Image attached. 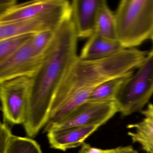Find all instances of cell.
I'll return each instance as SVG.
<instances>
[{
    "instance_id": "1",
    "label": "cell",
    "mask_w": 153,
    "mask_h": 153,
    "mask_svg": "<svg viewBox=\"0 0 153 153\" xmlns=\"http://www.w3.org/2000/svg\"><path fill=\"white\" fill-rule=\"evenodd\" d=\"M77 36L71 18L56 30L45 53L41 68L33 77L24 128L34 137L48 122L56 91L67 71L77 58Z\"/></svg>"
},
{
    "instance_id": "2",
    "label": "cell",
    "mask_w": 153,
    "mask_h": 153,
    "mask_svg": "<svg viewBox=\"0 0 153 153\" xmlns=\"http://www.w3.org/2000/svg\"><path fill=\"white\" fill-rule=\"evenodd\" d=\"M141 62L139 53L134 49H125L110 57L94 60L82 59L78 56L56 91L50 117L71 95L91 94L102 83L132 73Z\"/></svg>"
},
{
    "instance_id": "3",
    "label": "cell",
    "mask_w": 153,
    "mask_h": 153,
    "mask_svg": "<svg viewBox=\"0 0 153 153\" xmlns=\"http://www.w3.org/2000/svg\"><path fill=\"white\" fill-rule=\"evenodd\" d=\"M114 16L117 40L125 49L135 48L150 39L153 0H122Z\"/></svg>"
},
{
    "instance_id": "4",
    "label": "cell",
    "mask_w": 153,
    "mask_h": 153,
    "mask_svg": "<svg viewBox=\"0 0 153 153\" xmlns=\"http://www.w3.org/2000/svg\"><path fill=\"white\" fill-rule=\"evenodd\" d=\"M153 95V48L144 61L122 86L115 102L118 112L128 116L139 111Z\"/></svg>"
},
{
    "instance_id": "5",
    "label": "cell",
    "mask_w": 153,
    "mask_h": 153,
    "mask_svg": "<svg viewBox=\"0 0 153 153\" xmlns=\"http://www.w3.org/2000/svg\"><path fill=\"white\" fill-rule=\"evenodd\" d=\"M33 77H19L0 82L1 110L5 120L13 124L25 123Z\"/></svg>"
},
{
    "instance_id": "6",
    "label": "cell",
    "mask_w": 153,
    "mask_h": 153,
    "mask_svg": "<svg viewBox=\"0 0 153 153\" xmlns=\"http://www.w3.org/2000/svg\"><path fill=\"white\" fill-rule=\"evenodd\" d=\"M71 17V7L68 2L49 13L15 23L0 25V40L16 36L56 30L65 20Z\"/></svg>"
},
{
    "instance_id": "7",
    "label": "cell",
    "mask_w": 153,
    "mask_h": 153,
    "mask_svg": "<svg viewBox=\"0 0 153 153\" xmlns=\"http://www.w3.org/2000/svg\"><path fill=\"white\" fill-rule=\"evenodd\" d=\"M30 40L17 51L0 62V82L19 77H34L36 75L45 54L40 55L34 51Z\"/></svg>"
},
{
    "instance_id": "8",
    "label": "cell",
    "mask_w": 153,
    "mask_h": 153,
    "mask_svg": "<svg viewBox=\"0 0 153 153\" xmlns=\"http://www.w3.org/2000/svg\"><path fill=\"white\" fill-rule=\"evenodd\" d=\"M117 112H119L114 102H100L88 101L80 105L65 120L52 126L49 130L76 126H101Z\"/></svg>"
},
{
    "instance_id": "9",
    "label": "cell",
    "mask_w": 153,
    "mask_h": 153,
    "mask_svg": "<svg viewBox=\"0 0 153 153\" xmlns=\"http://www.w3.org/2000/svg\"><path fill=\"white\" fill-rule=\"evenodd\" d=\"M68 2L65 0H36L17 4L0 14V25L15 23L49 13L63 7Z\"/></svg>"
},
{
    "instance_id": "10",
    "label": "cell",
    "mask_w": 153,
    "mask_h": 153,
    "mask_svg": "<svg viewBox=\"0 0 153 153\" xmlns=\"http://www.w3.org/2000/svg\"><path fill=\"white\" fill-rule=\"evenodd\" d=\"M103 0H74L71 3V19L78 38H89L95 32L99 8Z\"/></svg>"
},
{
    "instance_id": "11",
    "label": "cell",
    "mask_w": 153,
    "mask_h": 153,
    "mask_svg": "<svg viewBox=\"0 0 153 153\" xmlns=\"http://www.w3.org/2000/svg\"><path fill=\"white\" fill-rule=\"evenodd\" d=\"M99 127V125H89L53 129L47 131V137L51 147L66 151L68 149L82 146L86 138Z\"/></svg>"
},
{
    "instance_id": "12",
    "label": "cell",
    "mask_w": 153,
    "mask_h": 153,
    "mask_svg": "<svg viewBox=\"0 0 153 153\" xmlns=\"http://www.w3.org/2000/svg\"><path fill=\"white\" fill-rule=\"evenodd\" d=\"M117 40L107 39L94 33L88 38L79 57L94 60L110 57L125 50Z\"/></svg>"
},
{
    "instance_id": "13",
    "label": "cell",
    "mask_w": 153,
    "mask_h": 153,
    "mask_svg": "<svg viewBox=\"0 0 153 153\" xmlns=\"http://www.w3.org/2000/svg\"><path fill=\"white\" fill-rule=\"evenodd\" d=\"M0 153H42V150L36 140L13 135L6 123H1Z\"/></svg>"
},
{
    "instance_id": "14",
    "label": "cell",
    "mask_w": 153,
    "mask_h": 153,
    "mask_svg": "<svg viewBox=\"0 0 153 153\" xmlns=\"http://www.w3.org/2000/svg\"><path fill=\"white\" fill-rule=\"evenodd\" d=\"M144 118L138 123L129 124L127 128L134 129V132H128L133 143H138L147 153H153V104H149L141 111Z\"/></svg>"
},
{
    "instance_id": "15",
    "label": "cell",
    "mask_w": 153,
    "mask_h": 153,
    "mask_svg": "<svg viewBox=\"0 0 153 153\" xmlns=\"http://www.w3.org/2000/svg\"><path fill=\"white\" fill-rule=\"evenodd\" d=\"M133 73L108 80L99 85L91 93L88 101L100 102H114L120 88Z\"/></svg>"
},
{
    "instance_id": "16",
    "label": "cell",
    "mask_w": 153,
    "mask_h": 153,
    "mask_svg": "<svg viewBox=\"0 0 153 153\" xmlns=\"http://www.w3.org/2000/svg\"><path fill=\"white\" fill-rule=\"evenodd\" d=\"M95 33L107 39L117 40L114 13L105 0H103L98 10Z\"/></svg>"
},
{
    "instance_id": "17",
    "label": "cell",
    "mask_w": 153,
    "mask_h": 153,
    "mask_svg": "<svg viewBox=\"0 0 153 153\" xmlns=\"http://www.w3.org/2000/svg\"><path fill=\"white\" fill-rule=\"evenodd\" d=\"M34 35H21L0 40V62L4 61L17 51Z\"/></svg>"
},
{
    "instance_id": "18",
    "label": "cell",
    "mask_w": 153,
    "mask_h": 153,
    "mask_svg": "<svg viewBox=\"0 0 153 153\" xmlns=\"http://www.w3.org/2000/svg\"><path fill=\"white\" fill-rule=\"evenodd\" d=\"M56 30L44 31L33 36L30 42L33 49L37 53L44 55L54 39Z\"/></svg>"
},
{
    "instance_id": "19",
    "label": "cell",
    "mask_w": 153,
    "mask_h": 153,
    "mask_svg": "<svg viewBox=\"0 0 153 153\" xmlns=\"http://www.w3.org/2000/svg\"><path fill=\"white\" fill-rule=\"evenodd\" d=\"M120 149V147L112 149H101L93 147L89 144L84 143L79 153H118Z\"/></svg>"
},
{
    "instance_id": "20",
    "label": "cell",
    "mask_w": 153,
    "mask_h": 153,
    "mask_svg": "<svg viewBox=\"0 0 153 153\" xmlns=\"http://www.w3.org/2000/svg\"><path fill=\"white\" fill-rule=\"evenodd\" d=\"M17 4L15 0H1L0 1V14H2Z\"/></svg>"
},
{
    "instance_id": "21",
    "label": "cell",
    "mask_w": 153,
    "mask_h": 153,
    "mask_svg": "<svg viewBox=\"0 0 153 153\" xmlns=\"http://www.w3.org/2000/svg\"><path fill=\"white\" fill-rule=\"evenodd\" d=\"M118 153H138L131 146L120 147V151Z\"/></svg>"
},
{
    "instance_id": "22",
    "label": "cell",
    "mask_w": 153,
    "mask_h": 153,
    "mask_svg": "<svg viewBox=\"0 0 153 153\" xmlns=\"http://www.w3.org/2000/svg\"><path fill=\"white\" fill-rule=\"evenodd\" d=\"M150 39H151V40H152V42H153V33H152V35H151V38H150Z\"/></svg>"
}]
</instances>
